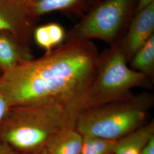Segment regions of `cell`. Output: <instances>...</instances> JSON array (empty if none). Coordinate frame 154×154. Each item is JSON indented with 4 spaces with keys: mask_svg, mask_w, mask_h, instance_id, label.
Here are the masks:
<instances>
[{
    "mask_svg": "<svg viewBox=\"0 0 154 154\" xmlns=\"http://www.w3.org/2000/svg\"><path fill=\"white\" fill-rule=\"evenodd\" d=\"M13 25L11 22L3 14L0 12V32L6 30H12Z\"/></svg>",
    "mask_w": 154,
    "mask_h": 154,
    "instance_id": "16",
    "label": "cell"
},
{
    "mask_svg": "<svg viewBox=\"0 0 154 154\" xmlns=\"http://www.w3.org/2000/svg\"><path fill=\"white\" fill-rule=\"evenodd\" d=\"M28 60V55L22 53L11 41L0 36V67L5 72Z\"/></svg>",
    "mask_w": 154,
    "mask_h": 154,
    "instance_id": "11",
    "label": "cell"
},
{
    "mask_svg": "<svg viewBox=\"0 0 154 154\" xmlns=\"http://www.w3.org/2000/svg\"><path fill=\"white\" fill-rule=\"evenodd\" d=\"M98 55L91 40L65 41L4 72L0 92L10 107L51 105L78 118L87 107Z\"/></svg>",
    "mask_w": 154,
    "mask_h": 154,
    "instance_id": "1",
    "label": "cell"
},
{
    "mask_svg": "<svg viewBox=\"0 0 154 154\" xmlns=\"http://www.w3.org/2000/svg\"><path fill=\"white\" fill-rule=\"evenodd\" d=\"M151 102L143 95L90 108L80 114L75 128L83 136L118 140L146 124Z\"/></svg>",
    "mask_w": 154,
    "mask_h": 154,
    "instance_id": "3",
    "label": "cell"
},
{
    "mask_svg": "<svg viewBox=\"0 0 154 154\" xmlns=\"http://www.w3.org/2000/svg\"><path fill=\"white\" fill-rule=\"evenodd\" d=\"M140 154H154V136L144 146Z\"/></svg>",
    "mask_w": 154,
    "mask_h": 154,
    "instance_id": "17",
    "label": "cell"
},
{
    "mask_svg": "<svg viewBox=\"0 0 154 154\" xmlns=\"http://www.w3.org/2000/svg\"><path fill=\"white\" fill-rule=\"evenodd\" d=\"M10 107L3 94L0 92V125L3 121Z\"/></svg>",
    "mask_w": 154,
    "mask_h": 154,
    "instance_id": "15",
    "label": "cell"
},
{
    "mask_svg": "<svg viewBox=\"0 0 154 154\" xmlns=\"http://www.w3.org/2000/svg\"><path fill=\"white\" fill-rule=\"evenodd\" d=\"M77 118L51 105L10 107L0 125L2 142L22 152H39L61 130L75 127Z\"/></svg>",
    "mask_w": 154,
    "mask_h": 154,
    "instance_id": "2",
    "label": "cell"
},
{
    "mask_svg": "<svg viewBox=\"0 0 154 154\" xmlns=\"http://www.w3.org/2000/svg\"><path fill=\"white\" fill-rule=\"evenodd\" d=\"M34 154H49L47 151H46V150L44 149H42V150H41V151H39V152H35Z\"/></svg>",
    "mask_w": 154,
    "mask_h": 154,
    "instance_id": "21",
    "label": "cell"
},
{
    "mask_svg": "<svg viewBox=\"0 0 154 154\" xmlns=\"http://www.w3.org/2000/svg\"><path fill=\"white\" fill-rule=\"evenodd\" d=\"M127 63L118 42L99 54L86 110L126 99L132 88L149 86V78Z\"/></svg>",
    "mask_w": 154,
    "mask_h": 154,
    "instance_id": "4",
    "label": "cell"
},
{
    "mask_svg": "<svg viewBox=\"0 0 154 154\" xmlns=\"http://www.w3.org/2000/svg\"><path fill=\"white\" fill-rule=\"evenodd\" d=\"M34 38L37 45L42 49L46 50V53L54 49L46 25L41 26L35 30Z\"/></svg>",
    "mask_w": 154,
    "mask_h": 154,
    "instance_id": "14",
    "label": "cell"
},
{
    "mask_svg": "<svg viewBox=\"0 0 154 154\" xmlns=\"http://www.w3.org/2000/svg\"><path fill=\"white\" fill-rule=\"evenodd\" d=\"M154 34V2L134 14L126 32L118 42L128 62Z\"/></svg>",
    "mask_w": 154,
    "mask_h": 154,
    "instance_id": "6",
    "label": "cell"
},
{
    "mask_svg": "<svg viewBox=\"0 0 154 154\" xmlns=\"http://www.w3.org/2000/svg\"><path fill=\"white\" fill-rule=\"evenodd\" d=\"M83 137L75 127L58 132L47 144L45 149L49 154H81Z\"/></svg>",
    "mask_w": 154,
    "mask_h": 154,
    "instance_id": "8",
    "label": "cell"
},
{
    "mask_svg": "<svg viewBox=\"0 0 154 154\" xmlns=\"http://www.w3.org/2000/svg\"><path fill=\"white\" fill-rule=\"evenodd\" d=\"M153 2H154V0H138L134 14L142 11L144 8H146Z\"/></svg>",
    "mask_w": 154,
    "mask_h": 154,
    "instance_id": "18",
    "label": "cell"
},
{
    "mask_svg": "<svg viewBox=\"0 0 154 154\" xmlns=\"http://www.w3.org/2000/svg\"><path fill=\"white\" fill-rule=\"evenodd\" d=\"M138 0H100L67 32L65 41L98 39L111 45L119 42L134 15Z\"/></svg>",
    "mask_w": 154,
    "mask_h": 154,
    "instance_id": "5",
    "label": "cell"
},
{
    "mask_svg": "<svg viewBox=\"0 0 154 154\" xmlns=\"http://www.w3.org/2000/svg\"><path fill=\"white\" fill-rule=\"evenodd\" d=\"M99 1L100 0H88V2L90 5H93L98 2H99Z\"/></svg>",
    "mask_w": 154,
    "mask_h": 154,
    "instance_id": "20",
    "label": "cell"
},
{
    "mask_svg": "<svg viewBox=\"0 0 154 154\" xmlns=\"http://www.w3.org/2000/svg\"><path fill=\"white\" fill-rule=\"evenodd\" d=\"M154 136L152 121L118 140L113 154H140L144 146Z\"/></svg>",
    "mask_w": 154,
    "mask_h": 154,
    "instance_id": "9",
    "label": "cell"
},
{
    "mask_svg": "<svg viewBox=\"0 0 154 154\" xmlns=\"http://www.w3.org/2000/svg\"><path fill=\"white\" fill-rule=\"evenodd\" d=\"M130 67L149 78L154 74V34L138 50L130 61Z\"/></svg>",
    "mask_w": 154,
    "mask_h": 154,
    "instance_id": "10",
    "label": "cell"
},
{
    "mask_svg": "<svg viewBox=\"0 0 154 154\" xmlns=\"http://www.w3.org/2000/svg\"><path fill=\"white\" fill-rule=\"evenodd\" d=\"M46 25L54 48L58 47L63 41H65L66 32L65 29L60 24L55 22L50 23Z\"/></svg>",
    "mask_w": 154,
    "mask_h": 154,
    "instance_id": "13",
    "label": "cell"
},
{
    "mask_svg": "<svg viewBox=\"0 0 154 154\" xmlns=\"http://www.w3.org/2000/svg\"><path fill=\"white\" fill-rule=\"evenodd\" d=\"M25 2L34 17L60 11L81 18L90 8L88 0H25Z\"/></svg>",
    "mask_w": 154,
    "mask_h": 154,
    "instance_id": "7",
    "label": "cell"
},
{
    "mask_svg": "<svg viewBox=\"0 0 154 154\" xmlns=\"http://www.w3.org/2000/svg\"><path fill=\"white\" fill-rule=\"evenodd\" d=\"M81 154H113L117 140H110L93 136H83Z\"/></svg>",
    "mask_w": 154,
    "mask_h": 154,
    "instance_id": "12",
    "label": "cell"
},
{
    "mask_svg": "<svg viewBox=\"0 0 154 154\" xmlns=\"http://www.w3.org/2000/svg\"><path fill=\"white\" fill-rule=\"evenodd\" d=\"M0 154H19L14 149L4 142L0 143Z\"/></svg>",
    "mask_w": 154,
    "mask_h": 154,
    "instance_id": "19",
    "label": "cell"
}]
</instances>
